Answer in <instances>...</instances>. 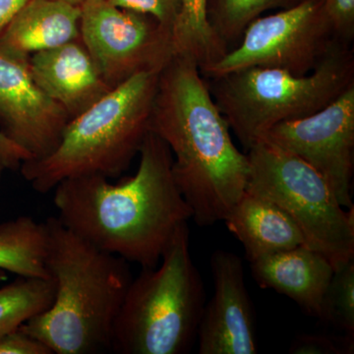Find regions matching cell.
Returning a JSON list of instances; mask_svg holds the SVG:
<instances>
[{
  "mask_svg": "<svg viewBox=\"0 0 354 354\" xmlns=\"http://www.w3.org/2000/svg\"><path fill=\"white\" fill-rule=\"evenodd\" d=\"M139 155L138 169L127 180L66 179L53 189V204L60 223L86 241L128 263L153 268L192 211L177 187L167 144L148 131Z\"/></svg>",
  "mask_w": 354,
  "mask_h": 354,
  "instance_id": "cell-1",
  "label": "cell"
},
{
  "mask_svg": "<svg viewBox=\"0 0 354 354\" xmlns=\"http://www.w3.org/2000/svg\"><path fill=\"white\" fill-rule=\"evenodd\" d=\"M230 130L196 62L172 57L158 75L149 131L171 150L177 187L199 227L225 221L246 189L248 157Z\"/></svg>",
  "mask_w": 354,
  "mask_h": 354,
  "instance_id": "cell-2",
  "label": "cell"
},
{
  "mask_svg": "<svg viewBox=\"0 0 354 354\" xmlns=\"http://www.w3.org/2000/svg\"><path fill=\"white\" fill-rule=\"evenodd\" d=\"M50 308L20 326L55 354L111 351L114 323L132 281L129 263L86 241L57 216L46 221Z\"/></svg>",
  "mask_w": 354,
  "mask_h": 354,
  "instance_id": "cell-3",
  "label": "cell"
},
{
  "mask_svg": "<svg viewBox=\"0 0 354 354\" xmlns=\"http://www.w3.org/2000/svg\"><path fill=\"white\" fill-rule=\"evenodd\" d=\"M158 75V71L137 74L70 120L53 153L21 165L25 180L46 194L69 178L120 176L149 131Z\"/></svg>",
  "mask_w": 354,
  "mask_h": 354,
  "instance_id": "cell-4",
  "label": "cell"
},
{
  "mask_svg": "<svg viewBox=\"0 0 354 354\" xmlns=\"http://www.w3.org/2000/svg\"><path fill=\"white\" fill-rule=\"evenodd\" d=\"M189 227L177 228L156 267L128 286L114 323L111 351L184 354L197 339L205 306L201 276L190 254Z\"/></svg>",
  "mask_w": 354,
  "mask_h": 354,
  "instance_id": "cell-5",
  "label": "cell"
},
{
  "mask_svg": "<svg viewBox=\"0 0 354 354\" xmlns=\"http://www.w3.org/2000/svg\"><path fill=\"white\" fill-rule=\"evenodd\" d=\"M207 79L216 106L248 151L274 125L321 111L353 85V51L337 41L306 75L253 66Z\"/></svg>",
  "mask_w": 354,
  "mask_h": 354,
  "instance_id": "cell-6",
  "label": "cell"
},
{
  "mask_svg": "<svg viewBox=\"0 0 354 354\" xmlns=\"http://www.w3.org/2000/svg\"><path fill=\"white\" fill-rule=\"evenodd\" d=\"M246 153V189L283 209L299 228L305 245L325 256L335 271L353 260V207L346 211L320 174L265 140Z\"/></svg>",
  "mask_w": 354,
  "mask_h": 354,
  "instance_id": "cell-7",
  "label": "cell"
},
{
  "mask_svg": "<svg viewBox=\"0 0 354 354\" xmlns=\"http://www.w3.org/2000/svg\"><path fill=\"white\" fill-rule=\"evenodd\" d=\"M337 41L322 0H299L290 8L252 21L234 48L200 71L214 78L260 66L306 75Z\"/></svg>",
  "mask_w": 354,
  "mask_h": 354,
  "instance_id": "cell-8",
  "label": "cell"
},
{
  "mask_svg": "<svg viewBox=\"0 0 354 354\" xmlns=\"http://www.w3.org/2000/svg\"><path fill=\"white\" fill-rule=\"evenodd\" d=\"M80 8V41L109 88L142 72H160L174 57L171 32L150 16L109 0H88Z\"/></svg>",
  "mask_w": 354,
  "mask_h": 354,
  "instance_id": "cell-9",
  "label": "cell"
},
{
  "mask_svg": "<svg viewBox=\"0 0 354 354\" xmlns=\"http://www.w3.org/2000/svg\"><path fill=\"white\" fill-rule=\"evenodd\" d=\"M261 140L301 158L327 181L344 208H353L354 84L321 111L279 123Z\"/></svg>",
  "mask_w": 354,
  "mask_h": 354,
  "instance_id": "cell-10",
  "label": "cell"
},
{
  "mask_svg": "<svg viewBox=\"0 0 354 354\" xmlns=\"http://www.w3.org/2000/svg\"><path fill=\"white\" fill-rule=\"evenodd\" d=\"M69 120L35 82L29 59L0 51V131L36 160L55 150Z\"/></svg>",
  "mask_w": 354,
  "mask_h": 354,
  "instance_id": "cell-11",
  "label": "cell"
},
{
  "mask_svg": "<svg viewBox=\"0 0 354 354\" xmlns=\"http://www.w3.org/2000/svg\"><path fill=\"white\" fill-rule=\"evenodd\" d=\"M214 295L198 326L200 354H257L255 314L239 256L216 250L211 257Z\"/></svg>",
  "mask_w": 354,
  "mask_h": 354,
  "instance_id": "cell-12",
  "label": "cell"
},
{
  "mask_svg": "<svg viewBox=\"0 0 354 354\" xmlns=\"http://www.w3.org/2000/svg\"><path fill=\"white\" fill-rule=\"evenodd\" d=\"M29 67L37 85L64 108L70 120L113 90L80 39L35 53Z\"/></svg>",
  "mask_w": 354,
  "mask_h": 354,
  "instance_id": "cell-13",
  "label": "cell"
},
{
  "mask_svg": "<svg viewBox=\"0 0 354 354\" xmlns=\"http://www.w3.org/2000/svg\"><path fill=\"white\" fill-rule=\"evenodd\" d=\"M250 264L261 288L290 297L305 313L321 318L324 295L335 272L325 256L300 245Z\"/></svg>",
  "mask_w": 354,
  "mask_h": 354,
  "instance_id": "cell-14",
  "label": "cell"
},
{
  "mask_svg": "<svg viewBox=\"0 0 354 354\" xmlns=\"http://www.w3.org/2000/svg\"><path fill=\"white\" fill-rule=\"evenodd\" d=\"M81 8L55 0H29L0 36V51L29 59L80 39Z\"/></svg>",
  "mask_w": 354,
  "mask_h": 354,
  "instance_id": "cell-15",
  "label": "cell"
},
{
  "mask_svg": "<svg viewBox=\"0 0 354 354\" xmlns=\"http://www.w3.org/2000/svg\"><path fill=\"white\" fill-rule=\"evenodd\" d=\"M245 250L249 262L305 245L304 235L285 212L262 195L245 189L223 221Z\"/></svg>",
  "mask_w": 354,
  "mask_h": 354,
  "instance_id": "cell-16",
  "label": "cell"
},
{
  "mask_svg": "<svg viewBox=\"0 0 354 354\" xmlns=\"http://www.w3.org/2000/svg\"><path fill=\"white\" fill-rule=\"evenodd\" d=\"M48 227L31 216L0 223V269L22 278L50 279L46 269Z\"/></svg>",
  "mask_w": 354,
  "mask_h": 354,
  "instance_id": "cell-17",
  "label": "cell"
},
{
  "mask_svg": "<svg viewBox=\"0 0 354 354\" xmlns=\"http://www.w3.org/2000/svg\"><path fill=\"white\" fill-rule=\"evenodd\" d=\"M172 55L189 58L200 70L218 62L230 50L208 20V0H180L172 30Z\"/></svg>",
  "mask_w": 354,
  "mask_h": 354,
  "instance_id": "cell-18",
  "label": "cell"
},
{
  "mask_svg": "<svg viewBox=\"0 0 354 354\" xmlns=\"http://www.w3.org/2000/svg\"><path fill=\"white\" fill-rule=\"evenodd\" d=\"M55 298L53 279L22 278L0 288V335L18 329L50 308Z\"/></svg>",
  "mask_w": 354,
  "mask_h": 354,
  "instance_id": "cell-19",
  "label": "cell"
},
{
  "mask_svg": "<svg viewBox=\"0 0 354 354\" xmlns=\"http://www.w3.org/2000/svg\"><path fill=\"white\" fill-rule=\"evenodd\" d=\"M299 0H208V20L214 31L230 50L241 41L244 30L261 14L286 9Z\"/></svg>",
  "mask_w": 354,
  "mask_h": 354,
  "instance_id": "cell-20",
  "label": "cell"
},
{
  "mask_svg": "<svg viewBox=\"0 0 354 354\" xmlns=\"http://www.w3.org/2000/svg\"><path fill=\"white\" fill-rule=\"evenodd\" d=\"M321 320L354 337V261L335 270L324 295Z\"/></svg>",
  "mask_w": 354,
  "mask_h": 354,
  "instance_id": "cell-21",
  "label": "cell"
},
{
  "mask_svg": "<svg viewBox=\"0 0 354 354\" xmlns=\"http://www.w3.org/2000/svg\"><path fill=\"white\" fill-rule=\"evenodd\" d=\"M114 6L153 18L171 32L180 7V0H109Z\"/></svg>",
  "mask_w": 354,
  "mask_h": 354,
  "instance_id": "cell-22",
  "label": "cell"
},
{
  "mask_svg": "<svg viewBox=\"0 0 354 354\" xmlns=\"http://www.w3.org/2000/svg\"><path fill=\"white\" fill-rule=\"evenodd\" d=\"M353 351V341L344 337L337 339L325 335H301L295 337L288 353L291 354H344Z\"/></svg>",
  "mask_w": 354,
  "mask_h": 354,
  "instance_id": "cell-23",
  "label": "cell"
},
{
  "mask_svg": "<svg viewBox=\"0 0 354 354\" xmlns=\"http://www.w3.org/2000/svg\"><path fill=\"white\" fill-rule=\"evenodd\" d=\"M335 38L349 44L354 38V0H322Z\"/></svg>",
  "mask_w": 354,
  "mask_h": 354,
  "instance_id": "cell-24",
  "label": "cell"
},
{
  "mask_svg": "<svg viewBox=\"0 0 354 354\" xmlns=\"http://www.w3.org/2000/svg\"><path fill=\"white\" fill-rule=\"evenodd\" d=\"M0 354H53L31 335L20 329L0 335Z\"/></svg>",
  "mask_w": 354,
  "mask_h": 354,
  "instance_id": "cell-25",
  "label": "cell"
},
{
  "mask_svg": "<svg viewBox=\"0 0 354 354\" xmlns=\"http://www.w3.org/2000/svg\"><path fill=\"white\" fill-rule=\"evenodd\" d=\"M31 158L29 153L0 131V177L7 171H18L23 162Z\"/></svg>",
  "mask_w": 354,
  "mask_h": 354,
  "instance_id": "cell-26",
  "label": "cell"
},
{
  "mask_svg": "<svg viewBox=\"0 0 354 354\" xmlns=\"http://www.w3.org/2000/svg\"><path fill=\"white\" fill-rule=\"evenodd\" d=\"M29 0H0V36Z\"/></svg>",
  "mask_w": 354,
  "mask_h": 354,
  "instance_id": "cell-27",
  "label": "cell"
},
{
  "mask_svg": "<svg viewBox=\"0 0 354 354\" xmlns=\"http://www.w3.org/2000/svg\"><path fill=\"white\" fill-rule=\"evenodd\" d=\"M55 1L64 2V3L70 4V6H83L88 0H55Z\"/></svg>",
  "mask_w": 354,
  "mask_h": 354,
  "instance_id": "cell-28",
  "label": "cell"
},
{
  "mask_svg": "<svg viewBox=\"0 0 354 354\" xmlns=\"http://www.w3.org/2000/svg\"><path fill=\"white\" fill-rule=\"evenodd\" d=\"M7 278V272L3 270L0 269V283Z\"/></svg>",
  "mask_w": 354,
  "mask_h": 354,
  "instance_id": "cell-29",
  "label": "cell"
}]
</instances>
